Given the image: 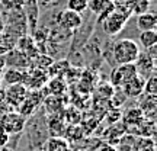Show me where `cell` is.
Here are the masks:
<instances>
[{"mask_svg": "<svg viewBox=\"0 0 157 151\" xmlns=\"http://www.w3.org/2000/svg\"><path fill=\"white\" fill-rule=\"evenodd\" d=\"M134 66L137 68V74L141 76L143 78H147L154 73L156 60H153L147 52H140L138 57H137V60L134 61Z\"/></svg>", "mask_w": 157, "mask_h": 151, "instance_id": "obj_6", "label": "cell"}, {"mask_svg": "<svg viewBox=\"0 0 157 151\" xmlns=\"http://www.w3.org/2000/svg\"><path fill=\"white\" fill-rule=\"evenodd\" d=\"M127 7L129 9V12L132 13V15H141V13H144V12L148 10V6H150V2H147V0H128L127 2Z\"/></svg>", "mask_w": 157, "mask_h": 151, "instance_id": "obj_17", "label": "cell"}, {"mask_svg": "<svg viewBox=\"0 0 157 151\" xmlns=\"http://www.w3.org/2000/svg\"><path fill=\"white\" fill-rule=\"evenodd\" d=\"M137 76V68H135L134 62L129 64H118L117 67L111 71L109 76V84L112 87H122L124 84L128 81L129 78Z\"/></svg>", "mask_w": 157, "mask_h": 151, "instance_id": "obj_4", "label": "cell"}, {"mask_svg": "<svg viewBox=\"0 0 157 151\" xmlns=\"http://www.w3.org/2000/svg\"><path fill=\"white\" fill-rule=\"evenodd\" d=\"M48 80V74L42 68H34L28 73H25V78H23V84L29 83L26 87H31L32 90H38L42 84Z\"/></svg>", "mask_w": 157, "mask_h": 151, "instance_id": "obj_9", "label": "cell"}, {"mask_svg": "<svg viewBox=\"0 0 157 151\" xmlns=\"http://www.w3.org/2000/svg\"><path fill=\"white\" fill-rule=\"evenodd\" d=\"M2 105H7L6 103V99H5V90L3 89H0V106Z\"/></svg>", "mask_w": 157, "mask_h": 151, "instance_id": "obj_23", "label": "cell"}, {"mask_svg": "<svg viewBox=\"0 0 157 151\" xmlns=\"http://www.w3.org/2000/svg\"><path fill=\"white\" fill-rule=\"evenodd\" d=\"M144 84H146V78H143L141 76H134L132 78H129L127 83L122 86V93L125 97H140L144 93Z\"/></svg>", "mask_w": 157, "mask_h": 151, "instance_id": "obj_7", "label": "cell"}, {"mask_svg": "<svg viewBox=\"0 0 157 151\" xmlns=\"http://www.w3.org/2000/svg\"><path fill=\"white\" fill-rule=\"evenodd\" d=\"M67 9L82 15L89 9V0H67Z\"/></svg>", "mask_w": 157, "mask_h": 151, "instance_id": "obj_19", "label": "cell"}, {"mask_svg": "<svg viewBox=\"0 0 157 151\" xmlns=\"http://www.w3.org/2000/svg\"><path fill=\"white\" fill-rule=\"evenodd\" d=\"M26 125V118L19 112H7L0 119V129L7 135H16L22 132Z\"/></svg>", "mask_w": 157, "mask_h": 151, "instance_id": "obj_3", "label": "cell"}, {"mask_svg": "<svg viewBox=\"0 0 157 151\" xmlns=\"http://www.w3.org/2000/svg\"><path fill=\"white\" fill-rule=\"evenodd\" d=\"M0 151H12L10 148H6V147H3V148H0Z\"/></svg>", "mask_w": 157, "mask_h": 151, "instance_id": "obj_26", "label": "cell"}, {"mask_svg": "<svg viewBox=\"0 0 157 151\" xmlns=\"http://www.w3.org/2000/svg\"><path fill=\"white\" fill-rule=\"evenodd\" d=\"M131 151H156V142L153 137H135Z\"/></svg>", "mask_w": 157, "mask_h": 151, "instance_id": "obj_13", "label": "cell"}, {"mask_svg": "<svg viewBox=\"0 0 157 151\" xmlns=\"http://www.w3.org/2000/svg\"><path fill=\"white\" fill-rule=\"evenodd\" d=\"M89 9L101 15V17H99V22H101L108 13H111L115 9V5H113L112 0H89Z\"/></svg>", "mask_w": 157, "mask_h": 151, "instance_id": "obj_11", "label": "cell"}, {"mask_svg": "<svg viewBox=\"0 0 157 151\" xmlns=\"http://www.w3.org/2000/svg\"><path fill=\"white\" fill-rule=\"evenodd\" d=\"M138 108L141 109V112L144 113V116L154 113V111H156V95H148V93H146V96L141 99L140 106Z\"/></svg>", "mask_w": 157, "mask_h": 151, "instance_id": "obj_16", "label": "cell"}, {"mask_svg": "<svg viewBox=\"0 0 157 151\" xmlns=\"http://www.w3.org/2000/svg\"><path fill=\"white\" fill-rule=\"evenodd\" d=\"M157 44V32L156 31H141L138 36V45L144 50H148Z\"/></svg>", "mask_w": 157, "mask_h": 151, "instance_id": "obj_15", "label": "cell"}, {"mask_svg": "<svg viewBox=\"0 0 157 151\" xmlns=\"http://www.w3.org/2000/svg\"><path fill=\"white\" fill-rule=\"evenodd\" d=\"M26 93H28V87L23 83L10 84V86H7V89L5 90L6 103L13 108H17L23 102V99L26 97Z\"/></svg>", "mask_w": 157, "mask_h": 151, "instance_id": "obj_5", "label": "cell"}, {"mask_svg": "<svg viewBox=\"0 0 157 151\" xmlns=\"http://www.w3.org/2000/svg\"><path fill=\"white\" fill-rule=\"evenodd\" d=\"M47 151H70V148H68V144L66 140L54 137V138H51L48 141Z\"/></svg>", "mask_w": 157, "mask_h": 151, "instance_id": "obj_18", "label": "cell"}, {"mask_svg": "<svg viewBox=\"0 0 157 151\" xmlns=\"http://www.w3.org/2000/svg\"><path fill=\"white\" fill-rule=\"evenodd\" d=\"M48 90L51 92V95L60 96V95L64 93V90H66V84H64L63 80H60V77H54L50 83H48Z\"/></svg>", "mask_w": 157, "mask_h": 151, "instance_id": "obj_20", "label": "cell"}, {"mask_svg": "<svg viewBox=\"0 0 157 151\" xmlns=\"http://www.w3.org/2000/svg\"><path fill=\"white\" fill-rule=\"evenodd\" d=\"M131 15L132 13L129 12V9L127 6H115V9L111 13H108L106 16L101 21L102 28H103V31L108 35L119 34Z\"/></svg>", "mask_w": 157, "mask_h": 151, "instance_id": "obj_2", "label": "cell"}, {"mask_svg": "<svg viewBox=\"0 0 157 151\" xmlns=\"http://www.w3.org/2000/svg\"><path fill=\"white\" fill-rule=\"evenodd\" d=\"M140 45L137 41L129 38H122L117 41L112 47V57L117 64H129L137 60L140 54Z\"/></svg>", "mask_w": 157, "mask_h": 151, "instance_id": "obj_1", "label": "cell"}, {"mask_svg": "<svg viewBox=\"0 0 157 151\" xmlns=\"http://www.w3.org/2000/svg\"><path fill=\"white\" fill-rule=\"evenodd\" d=\"M0 83H2V73H0Z\"/></svg>", "mask_w": 157, "mask_h": 151, "instance_id": "obj_27", "label": "cell"}, {"mask_svg": "<svg viewBox=\"0 0 157 151\" xmlns=\"http://www.w3.org/2000/svg\"><path fill=\"white\" fill-rule=\"evenodd\" d=\"M157 15L154 12H144L137 16V28L141 31H156Z\"/></svg>", "mask_w": 157, "mask_h": 151, "instance_id": "obj_10", "label": "cell"}, {"mask_svg": "<svg viewBox=\"0 0 157 151\" xmlns=\"http://www.w3.org/2000/svg\"><path fill=\"white\" fill-rule=\"evenodd\" d=\"M2 5L6 7V10H21L25 5V0H2Z\"/></svg>", "mask_w": 157, "mask_h": 151, "instance_id": "obj_21", "label": "cell"}, {"mask_svg": "<svg viewBox=\"0 0 157 151\" xmlns=\"http://www.w3.org/2000/svg\"><path fill=\"white\" fill-rule=\"evenodd\" d=\"M23 78H25V71L16 67H10L2 73V81H5L7 86L23 83Z\"/></svg>", "mask_w": 157, "mask_h": 151, "instance_id": "obj_12", "label": "cell"}, {"mask_svg": "<svg viewBox=\"0 0 157 151\" xmlns=\"http://www.w3.org/2000/svg\"><path fill=\"white\" fill-rule=\"evenodd\" d=\"M101 151H117V150H115L113 147H111V145H105V147H103V148H102Z\"/></svg>", "mask_w": 157, "mask_h": 151, "instance_id": "obj_25", "label": "cell"}, {"mask_svg": "<svg viewBox=\"0 0 157 151\" xmlns=\"http://www.w3.org/2000/svg\"><path fill=\"white\" fill-rule=\"evenodd\" d=\"M144 118L146 116H144V113L141 112L140 108H131V109L127 111V113L122 116V119H124V125L125 126H134L135 128Z\"/></svg>", "mask_w": 157, "mask_h": 151, "instance_id": "obj_14", "label": "cell"}, {"mask_svg": "<svg viewBox=\"0 0 157 151\" xmlns=\"http://www.w3.org/2000/svg\"><path fill=\"white\" fill-rule=\"evenodd\" d=\"M7 141H9V135L6 134V132H3V131L0 129V148H3V147H6V144H7Z\"/></svg>", "mask_w": 157, "mask_h": 151, "instance_id": "obj_22", "label": "cell"}, {"mask_svg": "<svg viewBox=\"0 0 157 151\" xmlns=\"http://www.w3.org/2000/svg\"><path fill=\"white\" fill-rule=\"evenodd\" d=\"M112 2H113V5L115 6H125L128 0H112Z\"/></svg>", "mask_w": 157, "mask_h": 151, "instance_id": "obj_24", "label": "cell"}, {"mask_svg": "<svg viewBox=\"0 0 157 151\" xmlns=\"http://www.w3.org/2000/svg\"><path fill=\"white\" fill-rule=\"evenodd\" d=\"M58 23L61 25L63 28L68 29V31H73V29H77L82 26L83 19H82L80 13H76L73 10L66 9V10L60 12V15H58Z\"/></svg>", "mask_w": 157, "mask_h": 151, "instance_id": "obj_8", "label": "cell"}, {"mask_svg": "<svg viewBox=\"0 0 157 151\" xmlns=\"http://www.w3.org/2000/svg\"><path fill=\"white\" fill-rule=\"evenodd\" d=\"M147 2H153V0H147Z\"/></svg>", "mask_w": 157, "mask_h": 151, "instance_id": "obj_28", "label": "cell"}, {"mask_svg": "<svg viewBox=\"0 0 157 151\" xmlns=\"http://www.w3.org/2000/svg\"><path fill=\"white\" fill-rule=\"evenodd\" d=\"M0 3H2V0H0Z\"/></svg>", "mask_w": 157, "mask_h": 151, "instance_id": "obj_29", "label": "cell"}]
</instances>
